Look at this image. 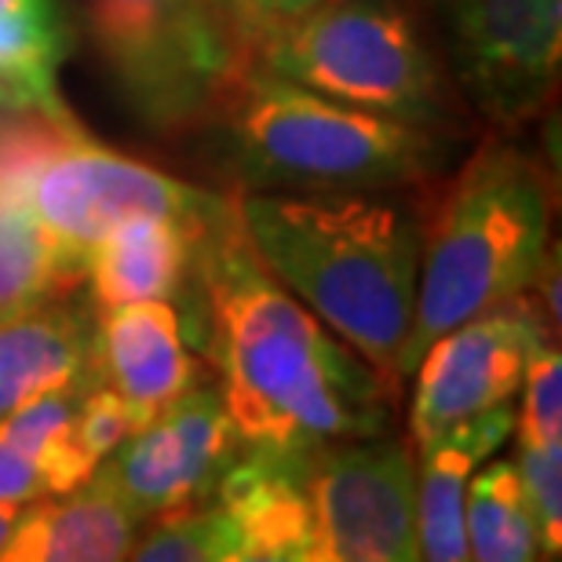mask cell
Wrapping results in <instances>:
<instances>
[{"label": "cell", "mask_w": 562, "mask_h": 562, "mask_svg": "<svg viewBox=\"0 0 562 562\" xmlns=\"http://www.w3.org/2000/svg\"><path fill=\"white\" fill-rule=\"evenodd\" d=\"M311 562H409L417 548V453L409 438H340L303 453Z\"/></svg>", "instance_id": "cell-8"}, {"label": "cell", "mask_w": 562, "mask_h": 562, "mask_svg": "<svg viewBox=\"0 0 562 562\" xmlns=\"http://www.w3.org/2000/svg\"><path fill=\"white\" fill-rule=\"evenodd\" d=\"M548 336L544 311L533 292L460 322L420 355L413 369L409 442L413 453L431 446L449 427L464 424L519 395L526 362Z\"/></svg>", "instance_id": "cell-10"}, {"label": "cell", "mask_w": 562, "mask_h": 562, "mask_svg": "<svg viewBox=\"0 0 562 562\" xmlns=\"http://www.w3.org/2000/svg\"><path fill=\"white\" fill-rule=\"evenodd\" d=\"M249 55L336 103L431 132L446 121L442 74L402 0H322L256 33Z\"/></svg>", "instance_id": "cell-6"}, {"label": "cell", "mask_w": 562, "mask_h": 562, "mask_svg": "<svg viewBox=\"0 0 562 562\" xmlns=\"http://www.w3.org/2000/svg\"><path fill=\"white\" fill-rule=\"evenodd\" d=\"M231 165L249 190L329 194L420 183L438 165L431 128L369 114L249 63L216 103Z\"/></svg>", "instance_id": "cell-4"}, {"label": "cell", "mask_w": 562, "mask_h": 562, "mask_svg": "<svg viewBox=\"0 0 562 562\" xmlns=\"http://www.w3.org/2000/svg\"><path fill=\"white\" fill-rule=\"evenodd\" d=\"M0 179L74 278H85L92 252L121 227L165 220L205 231L231 201L106 150L81 128L52 125H44V136L0 139Z\"/></svg>", "instance_id": "cell-5"}, {"label": "cell", "mask_w": 562, "mask_h": 562, "mask_svg": "<svg viewBox=\"0 0 562 562\" xmlns=\"http://www.w3.org/2000/svg\"><path fill=\"white\" fill-rule=\"evenodd\" d=\"M63 59L66 26L55 0H0V106L77 132L59 85Z\"/></svg>", "instance_id": "cell-18"}, {"label": "cell", "mask_w": 562, "mask_h": 562, "mask_svg": "<svg viewBox=\"0 0 562 562\" xmlns=\"http://www.w3.org/2000/svg\"><path fill=\"white\" fill-rule=\"evenodd\" d=\"M128 559L143 562H245L231 512L216 497L161 512L139 526Z\"/></svg>", "instance_id": "cell-22"}, {"label": "cell", "mask_w": 562, "mask_h": 562, "mask_svg": "<svg viewBox=\"0 0 562 562\" xmlns=\"http://www.w3.org/2000/svg\"><path fill=\"white\" fill-rule=\"evenodd\" d=\"M314 4H322V0H249V15H245V30H249V44L256 33L278 26V22H289L303 15V11H311Z\"/></svg>", "instance_id": "cell-27"}, {"label": "cell", "mask_w": 562, "mask_h": 562, "mask_svg": "<svg viewBox=\"0 0 562 562\" xmlns=\"http://www.w3.org/2000/svg\"><path fill=\"white\" fill-rule=\"evenodd\" d=\"M548 252V183L519 146L490 139L438 201L420 245L417 307L398 351L409 384L420 355L460 322L530 292Z\"/></svg>", "instance_id": "cell-3"}, {"label": "cell", "mask_w": 562, "mask_h": 562, "mask_svg": "<svg viewBox=\"0 0 562 562\" xmlns=\"http://www.w3.org/2000/svg\"><path fill=\"white\" fill-rule=\"evenodd\" d=\"M19 515L22 508H15V504H0V552H4V544L11 541V533H15Z\"/></svg>", "instance_id": "cell-28"}, {"label": "cell", "mask_w": 562, "mask_h": 562, "mask_svg": "<svg viewBox=\"0 0 562 562\" xmlns=\"http://www.w3.org/2000/svg\"><path fill=\"white\" fill-rule=\"evenodd\" d=\"M44 497H55V490L48 475L41 471V464L0 435V504L26 508V504L44 501Z\"/></svg>", "instance_id": "cell-26"}, {"label": "cell", "mask_w": 562, "mask_h": 562, "mask_svg": "<svg viewBox=\"0 0 562 562\" xmlns=\"http://www.w3.org/2000/svg\"><path fill=\"white\" fill-rule=\"evenodd\" d=\"M95 369L125 402L132 431L150 424L201 380L187 351L183 314L168 300H139L95 311Z\"/></svg>", "instance_id": "cell-12"}, {"label": "cell", "mask_w": 562, "mask_h": 562, "mask_svg": "<svg viewBox=\"0 0 562 562\" xmlns=\"http://www.w3.org/2000/svg\"><path fill=\"white\" fill-rule=\"evenodd\" d=\"M238 209L267 271L373 369L398 406L406 391L398 351L417 307L420 223L369 190H249Z\"/></svg>", "instance_id": "cell-2"}, {"label": "cell", "mask_w": 562, "mask_h": 562, "mask_svg": "<svg viewBox=\"0 0 562 562\" xmlns=\"http://www.w3.org/2000/svg\"><path fill=\"white\" fill-rule=\"evenodd\" d=\"M52 241L26 216V209L11 198L0 179V318L37 303L52 292H66L74 285Z\"/></svg>", "instance_id": "cell-21"}, {"label": "cell", "mask_w": 562, "mask_h": 562, "mask_svg": "<svg viewBox=\"0 0 562 562\" xmlns=\"http://www.w3.org/2000/svg\"><path fill=\"white\" fill-rule=\"evenodd\" d=\"M194 274L198 340L216 362V387L245 446L311 453L325 442L387 431L395 402L384 384L267 271L238 198L198 234Z\"/></svg>", "instance_id": "cell-1"}, {"label": "cell", "mask_w": 562, "mask_h": 562, "mask_svg": "<svg viewBox=\"0 0 562 562\" xmlns=\"http://www.w3.org/2000/svg\"><path fill=\"white\" fill-rule=\"evenodd\" d=\"M446 66L490 125L519 128L555 95L562 0H431Z\"/></svg>", "instance_id": "cell-9"}, {"label": "cell", "mask_w": 562, "mask_h": 562, "mask_svg": "<svg viewBox=\"0 0 562 562\" xmlns=\"http://www.w3.org/2000/svg\"><path fill=\"white\" fill-rule=\"evenodd\" d=\"M128 435H132V420H128L125 402L114 395V387L95 380L81 395V406H77V438H81L85 453L92 457L99 468Z\"/></svg>", "instance_id": "cell-25"}, {"label": "cell", "mask_w": 562, "mask_h": 562, "mask_svg": "<svg viewBox=\"0 0 562 562\" xmlns=\"http://www.w3.org/2000/svg\"><path fill=\"white\" fill-rule=\"evenodd\" d=\"M223 4L231 8V15H234V22L241 26V33L249 37V30H245V15H249V0H223Z\"/></svg>", "instance_id": "cell-29"}, {"label": "cell", "mask_w": 562, "mask_h": 562, "mask_svg": "<svg viewBox=\"0 0 562 562\" xmlns=\"http://www.w3.org/2000/svg\"><path fill=\"white\" fill-rule=\"evenodd\" d=\"M468 559L479 562H533L544 559L530 504H526L515 460L475 468L464 497Z\"/></svg>", "instance_id": "cell-19"}, {"label": "cell", "mask_w": 562, "mask_h": 562, "mask_svg": "<svg viewBox=\"0 0 562 562\" xmlns=\"http://www.w3.org/2000/svg\"><path fill=\"white\" fill-rule=\"evenodd\" d=\"M95 314L63 292L0 318V420L30 398L95 384Z\"/></svg>", "instance_id": "cell-13"}, {"label": "cell", "mask_w": 562, "mask_h": 562, "mask_svg": "<svg viewBox=\"0 0 562 562\" xmlns=\"http://www.w3.org/2000/svg\"><path fill=\"white\" fill-rule=\"evenodd\" d=\"M143 519L99 475L70 493L22 508L0 562H117L128 559Z\"/></svg>", "instance_id": "cell-14"}, {"label": "cell", "mask_w": 562, "mask_h": 562, "mask_svg": "<svg viewBox=\"0 0 562 562\" xmlns=\"http://www.w3.org/2000/svg\"><path fill=\"white\" fill-rule=\"evenodd\" d=\"M198 234L194 227L165 220L132 223L110 234L85 267L92 307L110 311L139 300H168L179 307L194 281Z\"/></svg>", "instance_id": "cell-17"}, {"label": "cell", "mask_w": 562, "mask_h": 562, "mask_svg": "<svg viewBox=\"0 0 562 562\" xmlns=\"http://www.w3.org/2000/svg\"><path fill=\"white\" fill-rule=\"evenodd\" d=\"M519 387H522V406L515 413L519 438H526V442L562 438V358L555 336L537 340Z\"/></svg>", "instance_id": "cell-24"}, {"label": "cell", "mask_w": 562, "mask_h": 562, "mask_svg": "<svg viewBox=\"0 0 562 562\" xmlns=\"http://www.w3.org/2000/svg\"><path fill=\"white\" fill-rule=\"evenodd\" d=\"M515 471L541 537V552L555 559L562 548V438H548V442L519 438Z\"/></svg>", "instance_id": "cell-23"}, {"label": "cell", "mask_w": 562, "mask_h": 562, "mask_svg": "<svg viewBox=\"0 0 562 562\" xmlns=\"http://www.w3.org/2000/svg\"><path fill=\"white\" fill-rule=\"evenodd\" d=\"M515 431L512 402L449 427L431 446L417 449V548L420 559H468L464 497L482 460H490Z\"/></svg>", "instance_id": "cell-15"}, {"label": "cell", "mask_w": 562, "mask_h": 562, "mask_svg": "<svg viewBox=\"0 0 562 562\" xmlns=\"http://www.w3.org/2000/svg\"><path fill=\"white\" fill-rule=\"evenodd\" d=\"M231 512L241 559L311 562V508L303 493V453L249 449L212 493Z\"/></svg>", "instance_id": "cell-16"}, {"label": "cell", "mask_w": 562, "mask_h": 562, "mask_svg": "<svg viewBox=\"0 0 562 562\" xmlns=\"http://www.w3.org/2000/svg\"><path fill=\"white\" fill-rule=\"evenodd\" d=\"M92 30L136 114L157 128L201 117L249 63L223 0H88Z\"/></svg>", "instance_id": "cell-7"}, {"label": "cell", "mask_w": 562, "mask_h": 562, "mask_svg": "<svg viewBox=\"0 0 562 562\" xmlns=\"http://www.w3.org/2000/svg\"><path fill=\"white\" fill-rule=\"evenodd\" d=\"M245 442L216 384L198 380L165 413L132 431L95 471L139 519L209 501Z\"/></svg>", "instance_id": "cell-11"}, {"label": "cell", "mask_w": 562, "mask_h": 562, "mask_svg": "<svg viewBox=\"0 0 562 562\" xmlns=\"http://www.w3.org/2000/svg\"><path fill=\"white\" fill-rule=\"evenodd\" d=\"M88 387L92 384L48 391L0 420V435L37 460L55 493H70L95 475V460L85 453L81 438H77V406Z\"/></svg>", "instance_id": "cell-20"}]
</instances>
